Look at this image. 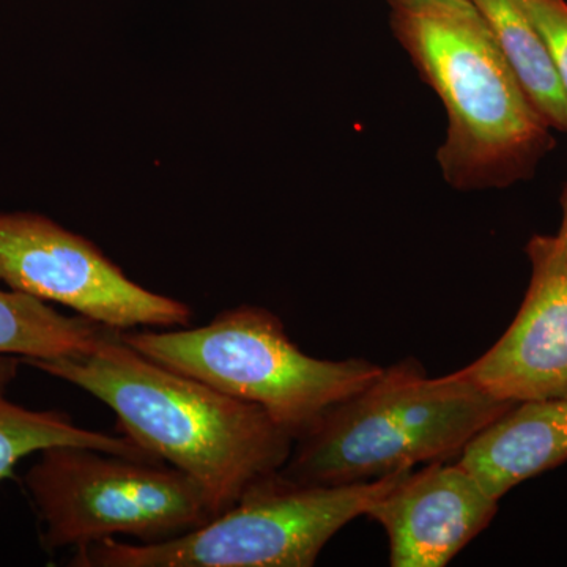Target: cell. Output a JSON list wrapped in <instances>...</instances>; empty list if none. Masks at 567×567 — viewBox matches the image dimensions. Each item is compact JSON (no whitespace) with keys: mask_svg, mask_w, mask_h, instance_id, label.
<instances>
[{"mask_svg":"<svg viewBox=\"0 0 567 567\" xmlns=\"http://www.w3.org/2000/svg\"><path fill=\"white\" fill-rule=\"evenodd\" d=\"M121 333L110 331L80 357L24 364L110 406L123 435L204 487L216 516L286 465L293 436L260 406L156 363Z\"/></svg>","mask_w":567,"mask_h":567,"instance_id":"1","label":"cell"},{"mask_svg":"<svg viewBox=\"0 0 567 567\" xmlns=\"http://www.w3.org/2000/svg\"><path fill=\"white\" fill-rule=\"evenodd\" d=\"M391 29L445 104L439 163L457 189L524 181L554 148L473 0H393Z\"/></svg>","mask_w":567,"mask_h":567,"instance_id":"2","label":"cell"},{"mask_svg":"<svg viewBox=\"0 0 567 567\" xmlns=\"http://www.w3.org/2000/svg\"><path fill=\"white\" fill-rule=\"evenodd\" d=\"M514 405L465 369L431 379L416 360L401 361L298 436L279 473L295 483L342 486L446 462Z\"/></svg>","mask_w":567,"mask_h":567,"instance_id":"3","label":"cell"},{"mask_svg":"<svg viewBox=\"0 0 567 567\" xmlns=\"http://www.w3.org/2000/svg\"><path fill=\"white\" fill-rule=\"evenodd\" d=\"M121 336L156 363L260 406L293 440L385 369L361 358L309 357L290 341L278 316L257 306L227 309L203 327Z\"/></svg>","mask_w":567,"mask_h":567,"instance_id":"4","label":"cell"},{"mask_svg":"<svg viewBox=\"0 0 567 567\" xmlns=\"http://www.w3.org/2000/svg\"><path fill=\"white\" fill-rule=\"evenodd\" d=\"M410 472L342 486L295 483L278 472L203 527L136 546L107 537L76 548L70 566L311 567L339 529Z\"/></svg>","mask_w":567,"mask_h":567,"instance_id":"5","label":"cell"},{"mask_svg":"<svg viewBox=\"0 0 567 567\" xmlns=\"http://www.w3.org/2000/svg\"><path fill=\"white\" fill-rule=\"evenodd\" d=\"M48 550L81 548L107 537L163 543L216 516L194 477L158 461L84 446H52L24 476Z\"/></svg>","mask_w":567,"mask_h":567,"instance_id":"6","label":"cell"},{"mask_svg":"<svg viewBox=\"0 0 567 567\" xmlns=\"http://www.w3.org/2000/svg\"><path fill=\"white\" fill-rule=\"evenodd\" d=\"M0 282L117 331L193 319L188 305L132 281L92 241L32 213H0Z\"/></svg>","mask_w":567,"mask_h":567,"instance_id":"7","label":"cell"},{"mask_svg":"<svg viewBox=\"0 0 567 567\" xmlns=\"http://www.w3.org/2000/svg\"><path fill=\"white\" fill-rule=\"evenodd\" d=\"M532 278L516 319L465 371L488 393L511 402L567 395V251L558 235L527 246Z\"/></svg>","mask_w":567,"mask_h":567,"instance_id":"8","label":"cell"},{"mask_svg":"<svg viewBox=\"0 0 567 567\" xmlns=\"http://www.w3.org/2000/svg\"><path fill=\"white\" fill-rule=\"evenodd\" d=\"M472 472L434 462L406 473L365 511L382 525L393 567H443L491 524L498 509Z\"/></svg>","mask_w":567,"mask_h":567,"instance_id":"9","label":"cell"},{"mask_svg":"<svg viewBox=\"0 0 567 567\" xmlns=\"http://www.w3.org/2000/svg\"><path fill=\"white\" fill-rule=\"evenodd\" d=\"M458 464L494 498L567 461V395L518 402L477 434Z\"/></svg>","mask_w":567,"mask_h":567,"instance_id":"10","label":"cell"},{"mask_svg":"<svg viewBox=\"0 0 567 567\" xmlns=\"http://www.w3.org/2000/svg\"><path fill=\"white\" fill-rule=\"evenodd\" d=\"M21 364V358L0 354V481L11 476L22 458L52 446H84L141 461H158L128 435L91 431L74 424L65 413L14 404L9 390Z\"/></svg>","mask_w":567,"mask_h":567,"instance_id":"11","label":"cell"},{"mask_svg":"<svg viewBox=\"0 0 567 567\" xmlns=\"http://www.w3.org/2000/svg\"><path fill=\"white\" fill-rule=\"evenodd\" d=\"M528 102L551 130L567 134V91L527 13L517 0H473Z\"/></svg>","mask_w":567,"mask_h":567,"instance_id":"12","label":"cell"},{"mask_svg":"<svg viewBox=\"0 0 567 567\" xmlns=\"http://www.w3.org/2000/svg\"><path fill=\"white\" fill-rule=\"evenodd\" d=\"M112 331L82 316H65L47 301L0 289V354L31 360L80 357Z\"/></svg>","mask_w":567,"mask_h":567,"instance_id":"13","label":"cell"},{"mask_svg":"<svg viewBox=\"0 0 567 567\" xmlns=\"http://www.w3.org/2000/svg\"><path fill=\"white\" fill-rule=\"evenodd\" d=\"M539 32L567 91V2L566 0H517Z\"/></svg>","mask_w":567,"mask_h":567,"instance_id":"14","label":"cell"},{"mask_svg":"<svg viewBox=\"0 0 567 567\" xmlns=\"http://www.w3.org/2000/svg\"><path fill=\"white\" fill-rule=\"evenodd\" d=\"M561 244L565 245L567 251V188L565 193V197H563V224L561 229L557 234Z\"/></svg>","mask_w":567,"mask_h":567,"instance_id":"15","label":"cell"},{"mask_svg":"<svg viewBox=\"0 0 567 567\" xmlns=\"http://www.w3.org/2000/svg\"><path fill=\"white\" fill-rule=\"evenodd\" d=\"M388 2H393V0H388Z\"/></svg>","mask_w":567,"mask_h":567,"instance_id":"16","label":"cell"}]
</instances>
